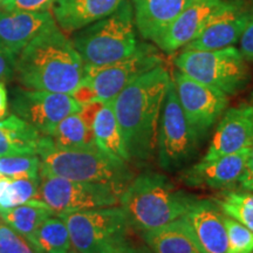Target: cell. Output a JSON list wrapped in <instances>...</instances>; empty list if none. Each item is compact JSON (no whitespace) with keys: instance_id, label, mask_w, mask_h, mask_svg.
<instances>
[{"instance_id":"9a60e30c","label":"cell","mask_w":253,"mask_h":253,"mask_svg":"<svg viewBox=\"0 0 253 253\" xmlns=\"http://www.w3.org/2000/svg\"><path fill=\"white\" fill-rule=\"evenodd\" d=\"M253 137V104L242 103L223 113L203 160H214L250 147Z\"/></svg>"},{"instance_id":"e0dca14e","label":"cell","mask_w":253,"mask_h":253,"mask_svg":"<svg viewBox=\"0 0 253 253\" xmlns=\"http://www.w3.org/2000/svg\"><path fill=\"white\" fill-rule=\"evenodd\" d=\"M221 1L223 0H192L155 43L166 53L185 47L197 38L209 17Z\"/></svg>"},{"instance_id":"4dcf8cb0","label":"cell","mask_w":253,"mask_h":253,"mask_svg":"<svg viewBox=\"0 0 253 253\" xmlns=\"http://www.w3.org/2000/svg\"><path fill=\"white\" fill-rule=\"evenodd\" d=\"M0 253H43L0 218Z\"/></svg>"},{"instance_id":"5b68a950","label":"cell","mask_w":253,"mask_h":253,"mask_svg":"<svg viewBox=\"0 0 253 253\" xmlns=\"http://www.w3.org/2000/svg\"><path fill=\"white\" fill-rule=\"evenodd\" d=\"M84 66H104L131 55L137 48L134 11L125 0L108 17L77 31L72 40Z\"/></svg>"},{"instance_id":"8992f818","label":"cell","mask_w":253,"mask_h":253,"mask_svg":"<svg viewBox=\"0 0 253 253\" xmlns=\"http://www.w3.org/2000/svg\"><path fill=\"white\" fill-rule=\"evenodd\" d=\"M179 72L224 94L235 95L249 84L246 60L236 47L212 50H183L175 60Z\"/></svg>"},{"instance_id":"277c9868","label":"cell","mask_w":253,"mask_h":253,"mask_svg":"<svg viewBox=\"0 0 253 253\" xmlns=\"http://www.w3.org/2000/svg\"><path fill=\"white\" fill-rule=\"evenodd\" d=\"M38 156L40 175L109 185L122 192L135 177L128 162L110 156L99 148L58 149L49 136L43 138Z\"/></svg>"},{"instance_id":"4316f807","label":"cell","mask_w":253,"mask_h":253,"mask_svg":"<svg viewBox=\"0 0 253 253\" xmlns=\"http://www.w3.org/2000/svg\"><path fill=\"white\" fill-rule=\"evenodd\" d=\"M31 242L43 253H69L72 242L68 227L60 216H52L38 227Z\"/></svg>"},{"instance_id":"ffe728a7","label":"cell","mask_w":253,"mask_h":253,"mask_svg":"<svg viewBox=\"0 0 253 253\" xmlns=\"http://www.w3.org/2000/svg\"><path fill=\"white\" fill-rule=\"evenodd\" d=\"M125 0H56L53 17L61 30L77 32L108 17Z\"/></svg>"},{"instance_id":"9c48e42d","label":"cell","mask_w":253,"mask_h":253,"mask_svg":"<svg viewBox=\"0 0 253 253\" xmlns=\"http://www.w3.org/2000/svg\"><path fill=\"white\" fill-rule=\"evenodd\" d=\"M122 191L109 185L40 175L39 199L48 205L55 216L118 207Z\"/></svg>"},{"instance_id":"f546056e","label":"cell","mask_w":253,"mask_h":253,"mask_svg":"<svg viewBox=\"0 0 253 253\" xmlns=\"http://www.w3.org/2000/svg\"><path fill=\"white\" fill-rule=\"evenodd\" d=\"M229 253H253V232L239 221L224 214Z\"/></svg>"},{"instance_id":"484cf974","label":"cell","mask_w":253,"mask_h":253,"mask_svg":"<svg viewBox=\"0 0 253 253\" xmlns=\"http://www.w3.org/2000/svg\"><path fill=\"white\" fill-rule=\"evenodd\" d=\"M211 201L225 216L239 221L253 232V191L240 188L220 190Z\"/></svg>"},{"instance_id":"e575fe53","label":"cell","mask_w":253,"mask_h":253,"mask_svg":"<svg viewBox=\"0 0 253 253\" xmlns=\"http://www.w3.org/2000/svg\"><path fill=\"white\" fill-rule=\"evenodd\" d=\"M103 103L104 101L95 100V101H91L89 103L84 104V106L81 107V110L79 112V114H80L81 119L84 120V122L86 123L88 126H90V128H93V122L95 120V116H96V114L99 113V110L101 109V107L103 106Z\"/></svg>"},{"instance_id":"2e32d148","label":"cell","mask_w":253,"mask_h":253,"mask_svg":"<svg viewBox=\"0 0 253 253\" xmlns=\"http://www.w3.org/2000/svg\"><path fill=\"white\" fill-rule=\"evenodd\" d=\"M197 239L204 253H229L224 213L211 199H197L181 217Z\"/></svg>"},{"instance_id":"74e56055","label":"cell","mask_w":253,"mask_h":253,"mask_svg":"<svg viewBox=\"0 0 253 253\" xmlns=\"http://www.w3.org/2000/svg\"><path fill=\"white\" fill-rule=\"evenodd\" d=\"M109 253H140L137 250H135L131 245H129L128 243L125 242L122 244H120L114 248Z\"/></svg>"},{"instance_id":"8d00e7d4","label":"cell","mask_w":253,"mask_h":253,"mask_svg":"<svg viewBox=\"0 0 253 253\" xmlns=\"http://www.w3.org/2000/svg\"><path fill=\"white\" fill-rule=\"evenodd\" d=\"M8 112V93L5 82H0V121L6 119Z\"/></svg>"},{"instance_id":"3957f363","label":"cell","mask_w":253,"mask_h":253,"mask_svg":"<svg viewBox=\"0 0 253 253\" xmlns=\"http://www.w3.org/2000/svg\"><path fill=\"white\" fill-rule=\"evenodd\" d=\"M197 199L162 173L145 171L134 177L123 190L120 207L129 225L144 232L179 219Z\"/></svg>"},{"instance_id":"d4e9b609","label":"cell","mask_w":253,"mask_h":253,"mask_svg":"<svg viewBox=\"0 0 253 253\" xmlns=\"http://www.w3.org/2000/svg\"><path fill=\"white\" fill-rule=\"evenodd\" d=\"M58 149H96L93 128L88 126L80 114L74 113L65 118L49 136Z\"/></svg>"},{"instance_id":"836d02e7","label":"cell","mask_w":253,"mask_h":253,"mask_svg":"<svg viewBox=\"0 0 253 253\" xmlns=\"http://www.w3.org/2000/svg\"><path fill=\"white\" fill-rule=\"evenodd\" d=\"M15 61L17 56L0 42V82L11 80L15 73Z\"/></svg>"},{"instance_id":"7c38bea8","label":"cell","mask_w":253,"mask_h":253,"mask_svg":"<svg viewBox=\"0 0 253 253\" xmlns=\"http://www.w3.org/2000/svg\"><path fill=\"white\" fill-rule=\"evenodd\" d=\"M179 103L189 125L199 140L207 136L229 104L227 95L191 79L178 69L172 78Z\"/></svg>"},{"instance_id":"603a6c76","label":"cell","mask_w":253,"mask_h":253,"mask_svg":"<svg viewBox=\"0 0 253 253\" xmlns=\"http://www.w3.org/2000/svg\"><path fill=\"white\" fill-rule=\"evenodd\" d=\"M95 142L99 149L110 156L129 162L121 128L113 108V101H104L93 122Z\"/></svg>"},{"instance_id":"83f0119b","label":"cell","mask_w":253,"mask_h":253,"mask_svg":"<svg viewBox=\"0 0 253 253\" xmlns=\"http://www.w3.org/2000/svg\"><path fill=\"white\" fill-rule=\"evenodd\" d=\"M0 175L9 178H37L40 177V158L31 156L0 157Z\"/></svg>"},{"instance_id":"6da1fadb","label":"cell","mask_w":253,"mask_h":253,"mask_svg":"<svg viewBox=\"0 0 253 253\" xmlns=\"http://www.w3.org/2000/svg\"><path fill=\"white\" fill-rule=\"evenodd\" d=\"M172 78L162 65L144 73L113 100L129 161L149 160L156 150L157 126Z\"/></svg>"},{"instance_id":"ab89813d","label":"cell","mask_w":253,"mask_h":253,"mask_svg":"<svg viewBox=\"0 0 253 253\" xmlns=\"http://www.w3.org/2000/svg\"><path fill=\"white\" fill-rule=\"evenodd\" d=\"M0 1H1V0H0Z\"/></svg>"},{"instance_id":"ac0fdd59","label":"cell","mask_w":253,"mask_h":253,"mask_svg":"<svg viewBox=\"0 0 253 253\" xmlns=\"http://www.w3.org/2000/svg\"><path fill=\"white\" fill-rule=\"evenodd\" d=\"M54 25L55 19L49 11L7 12L0 9V42L18 56L31 40Z\"/></svg>"},{"instance_id":"7a4b0ae2","label":"cell","mask_w":253,"mask_h":253,"mask_svg":"<svg viewBox=\"0 0 253 253\" xmlns=\"http://www.w3.org/2000/svg\"><path fill=\"white\" fill-rule=\"evenodd\" d=\"M15 75L27 89L72 95L84 77V63L72 40L54 25L19 53Z\"/></svg>"},{"instance_id":"f1b7e54d","label":"cell","mask_w":253,"mask_h":253,"mask_svg":"<svg viewBox=\"0 0 253 253\" xmlns=\"http://www.w3.org/2000/svg\"><path fill=\"white\" fill-rule=\"evenodd\" d=\"M40 177L37 178H9L6 191L5 205L2 209H9L17 205L26 204L39 199Z\"/></svg>"},{"instance_id":"d6a6232c","label":"cell","mask_w":253,"mask_h":253,"mask_svg":"<svg viewBox=\"0 0 253 253\" xmlns=\"http://www.w3.org/2000/svg\"><path fill=\"white\" fill-rule=\"evenodd\" d=\"M239 52L246 61H253V7L250 12L249 21L239 39Z\"/></svg>"},{"instance_id":"44dd1931","label":"cell","mask_w":253,"mask_h":253,"mask_svg":"<svg viewBox=\"0 0 253 253\" xmlns=\"http://www.w3.org/2000/svg\"><path fill=\"white\" fill-rule=\"evenodd\" d=\"M45 137L13 114L0 121V157L38 155Z\"/></svg>"},{"instance_id":"7402d4cb","label":"cell","mask_w":253,"mask_h":253,"mask_svg":"<svg viewBox=\"0 0 253 253\" xmlns=\"http://www.w3.org/2000/svg\"><path fill=\"white\" fill-rule=\"evenodd\" d=\"M142 236L154 253H204L182 218L157 229L144 231Z\"/></svg>"},{"instance_id":"ba28073f","label":"cell","mask_w":253,"mask_h":253,"mask_svg":"<svg viewBox=\"0 0 253 253\" xmlns=\"http://www.w3.org/2000/svg\"><path fill=\"white\" fill-rule=\"evenodd\" d=\"M201 140L189 125L171 80L164 97L157 126L158 164L167 171H176L197 154Z\"/></svg>"},{"instance_id":"cb8c5ba5","label":"cell","mask_w":253,"mask_h":253,"mask_svg":"<svg viewBox=\"0 0 253 253\" xmlns=\"http://www.w3.org/2000/svg\"><path fill=\"white\" fill-rule=\"evenodd\" d=\"M52 216H54V212L42 201H33L9 209H0V218L8 226L30 240L38 227Z\"/></svg>"},{"instance_id":"30bf717a","label":"cell","mask_w":253,"mask_h":253,"mask_svg":"<svg viewBox=\"0 0 253 253\" xmlns=\"http://www.w3.org/2000/svg\"><path fill=\"white\" fill-rule=\"evenodd\" d=\"M162 62L154 47L138 43L131 55L119 61L104 66H84L81 84L90 90L94 100L113 101L130 82Z\"/></svg>"},{"instance_id":"5bb4252c","label":"cell","mask_w":253,"mask_h":253,"mask_svg":"<svg viewBox=\"0 0 253 253\" xmlns=\"http://www.w3.org/2000/svg\"><path fill=\"white\" fill-rule=\"evenodd\" d=\"M249 147L235 154L214 160H203L186 168L179 175V181L188 186H201L216 190L239 188L240 179L246 170Z\"/></svg>"},{"instance_id":"4fadbf2b","label":"cell","mask_w":253,"mask_h":253,"mask_svg":"<svg viewBox=\"0 0 253 253\" xmlns=\"http://www.w3.org/2000/svg\"><path fill=\"white\" fill-rule=\"evenodd\" d=\"M251 7L244 0H223L185 50H212L233 46L242 37Z\"/></svg>"},{"instance_id":"52a82bcc","label":"cell","mask_w":253,"mask_h":253,"mask_svg":"<svg viewBox=\"0 0 253 253\" xmlns=\"http://www.w3.org/2000/svg\"><path fill=\"white\" fill-rule=\"evenodd\" d=\"M65 220L72 248L78 253H109L126 242L128 219L122 208L109 207L60 216Z\"/></svg>"},{"instance_id":"d590c367","label":"cell","mask_w":253,"mask_h":253,"mask_svg":"<svg viewBox=\"0 0 253 253\" xmlns=\"http://www.w3.org/2000/svg\"><path fill=\"white\" fill-rule=\"evenodd\" d=\"M239 188L253 191V137L249 147V160L246 164V170L240 179Z\"/></svg>"},{"instance_id":"d6986e66","label":"cell","mask_w":253,"mask_h":253,"mask_svg":"<svg viewBox=\"0 0 253 253\" xmlns=\"http://www.w3.org/2000/svg\"><path fill=\"white\" fill-rule=\"evenodd\" d=\"M192 0H132L135 27L154 42L168 30Z\"/></svg>"},{"instance_id":"1f68e13d","label":"cell","mask_w":253,"mask_h":253,"mask_svg":"<svg viewBox=\"0 0 253 253\" xmlns=\"http://www.w3.org/2000/svg\"><path fill=\"white\" fill-rule=\"evenodd\" d=\"M56 0H1L0 9L7 12H43L53 8Z\"/></svg>"},{"instance_id":"f35d334b","label":"cell","mask_w":253,"mask_h":253,"mask_svg":"<svg viewBox=\"0 0 253 253\" xmlns=\"http://www.w3.org/2000/svg\"><path fill=\"white\" fill-rule=\"evenodd\" d=\"M69 253H78V252H72V251H71V252H69Z\"/></svg>"},{"instance_id":"8fae6325","label":"cell","mask_w":253,"mask_h":253,"mask_svg":"<svg viewBox=\"0 0 253 253\" xmlns=\"http://www.w3.org/2000/svg\"><path fill=\"white\" fill-rule=\"evenodd\" d=\"M12 113L36 128L42 136H50L68 115L79 113L81 104L72 95L13 88L9 94Z\"/></svg>"}]
</instances>
